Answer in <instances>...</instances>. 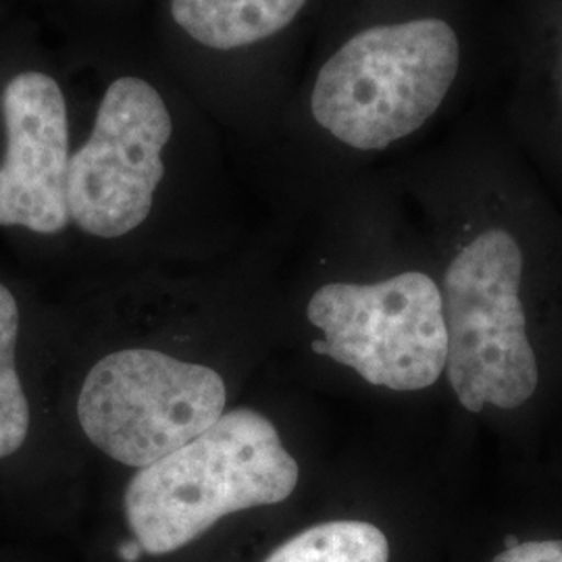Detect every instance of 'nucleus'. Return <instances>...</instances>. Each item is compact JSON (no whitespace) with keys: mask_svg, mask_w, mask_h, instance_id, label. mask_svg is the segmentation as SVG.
<instances>
[{"mask_svg":"<svg viewBox=\"0 0 562 562\" xmlns=\"http://www.w3.org/2000/svg\"><path fill=\"white\" fill-rule=\"evenodd\" d=\"M506 550H508V548H515V546H519V540H517V538H513V536H508V538H506Z\"/></svg>","mask_w":562,"mask_h":562,"instance_id":"nucleus-13","label":"nucleus"},{"mask_svg":"<svg viewBox=\"0 0 562 562\" xmlns=\"http://www.w3.org/2000/svg\"><path fill=\"white\" fill-rule=\"evenodd\" d=\"M304 4L306 0H171V15L202 46L232 50L278 34Z\"/></svg>","mask_w":562,"mask_h":562,"instance_id":"nucleus-8","label":"nucleus"},{"mask_svg":"<svg viewBox=\"0 0 562 562\" xmlns=\"http://www.w3.org/2000/svg\"><path fill=\"white\" fill-rule=\"evenodd\" d=\"M171 132L169 109L148 81H113L90 138L69 159V220L97 238H120L146 222L165 176L162 148Z\"/></svg>","mask_w":562,"mask_h":562,"instance_id":"nucleus-6","label":"nucleus"},{"mask_svg":"<svg viewBox=\"0 0 562 562\" xmlns=\"http://www.w3.org/2000/svg\"><path fill=\"white\" fill-rule=\"evenodd\" d=\"M225 401V383L211 367L136 348L90 369L78 419L104 454L144 469L199 438L222 417Z\"/></svg>","mask_w":562,"mask_h":562,"instance_id":"nucleus-4","label":"nucleus"},{"mask_svg":"<svg viewBox=\"0 0 562 562\" xmlns=\"http://www.w3.org/2000/svg\"><path fill=\"white\" fill-rule=\"evenodd\" d=\"M142 546L140 543L136 542H125L121 543L120 546V559L121 561L125 562H136L142 557Z\"/></svg>","mask_w":562,"mask_h":562,"instance_id":"nucleus-12","label":"nucleus"},{"mask_svg":"<svg viewBox=\"0 0 562 562\" xmlns=\"http://www.w3.org/2000/svg\"><path fill=\"white\" fill-rule=\"evenodd\" d=\"M299 475L276 425L252 408H234L132 477L127 525L144 552L169 554L232 513L283 503Z\"/></svg>","mask_w":562,"mask_h":562,"instance_id":"nucleus-1","label":"nucleus"},{"mask_svg":"<svg viewBox=\"0 0 562 562\" xmlns=\"http://www.w3.org/2000/svg\"><path fill=\"white\" fill-rule=\"evenodd\" d=\"M521 273V248L504 229L477 236L446 271V373L471 413L485 404L519 408L538 387V361L519 299Z\"/></svg>","mask_w":562,"mask_h":562,"instance_id":"nucleus-3","label":"nucleus"},{"mask_svg":"<svg viewBox=\"0 0 562 562\" xmlns=\"http://www.w3.org/2000/svg\"><path fill=\"white\" fill-rule=\"evenodd\" d=\"M4 157L0 162V225L59 234L69 220V115L59 81L21 71L0 94Z\"/></svg>","mask_w":562,"mask_h":562,"instance_id":"nucleus-7","label":"nucleus"},{"mask_svg":"<svg viewBox=\"0 0 562 562\" xmlns=\"http://www.w3.org/2000/svg\"><path fill=\"white\" fill-rule=\"evenodd\" d=\"M387 561L390 543L380 527L364 521H329L290 538L262 562Z\"/></svg>","mask_w":562,"mask_h":562,"instance_id":"nucleus-9","label":"nucleus"},{"mask_svg":"<svg viewBox=\"0 0 562 562\" xmlns=\"http://www.w3.org/2000/svg\"><path fill=\"white\" fill-rule=\"evenodd\" d=\"M20 306L0 283V459L18 452L30 431V404L15 367Z\"/></svg>","mask_w":562,"mask_h":562,"instance_id":"nucleus-10","label":"nucleus"},{"mask_svg":"<svg viewBox=\"0 0 562 562\" xmlns=\"http://www.w3.org/2000/svg\"><path fill=\"white\" fill-rule=\"evenodd\" d=\"M459 60V38L442 20L364 30L323 65L313 117L352 148L382 150L440 109Z\"/></svg>","mask_w":562,"mask_h":562,"instance_id":"nucleus-2","label":"nucleus"},{"mask_svg":"<svg viewBox=\"0 0 562 562\" xmlns=\"http://www.w3.org/2000/svg\"><path fill=\"white\" fill-rule=\"evenodd\" d=\"M492 562H562V540L519 543Z\"/></svg>","mask_w":562,"mask_h":562,"instance_id":"nucleus-11","label":"nucleus"},{"mask_svg":"<svg viewBox=\"0 0 562 562\" xmlns=\"http://www.w3.org/2000/svg\"><path fill=\"white\" fill-rule=\"evenodd\" d=\"M306 315L323 331L313 350L371 385L417 392L446 369L442 292L419 271L369 285L327 283L313 294Z\"/></svg>","mask_w":562,"mask_h":562,"instance_id":"nucleus-5","label":"nucleus"}]
</instances>
